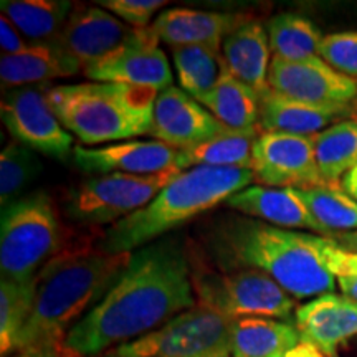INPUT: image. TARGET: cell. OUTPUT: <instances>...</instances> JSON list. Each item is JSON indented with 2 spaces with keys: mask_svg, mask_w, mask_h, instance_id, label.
<instances>
[{
  "mask_svg": "<svg viewBox=\"0 0 357 357\" xmlns=\"http://www.w3.org/2000/svg\"><path fill=\"white\" fill-rule=\"evenodd\" d=\"M319 58L339 73L357 79V30L324 35Z\"/></svg>",
  "mask_w": 357,
  "mask_h": 357,
  "instance_id": "cell-33",
  "label": "cell"
},
{
  "mask_svg": "<svg viewBox=\"0 0 357 357\" xmlns=\"http://www.w3.org/2000/svg\"><path fill=\"white\" fill-rule=\"evenodd\" d=\"M324 236L357 230V202L341 184L294 189Z\"/></svg>",
  "mask_w": 357,
  "mask_h": 357,
  "instance_id": "cell-29",
  "label": "cell"
},
{
  "mask_svg": "<svg viewBox=\"0 0 357 357\" xmlns=\"http://www.w3.org/2000/svg\"><path fill=\"white\" fill-rule=\"evenodd\" d=\"M260 132L261 128L247 129V131L227 129L204 144L181 151V169L187 171L199 166L252 169L253 146Z\"/></svg>",
  "mask_w": 357,
  "mask_h": 357,
  "instance_id": "cell-26",
  "label": "cell"
},
{
  "mask_svg": "<svg viewBox=\"0 0 357 357\" xmlns=\"http://www.w3.org/2000/svg\"><path fill=\"white\" fill-rule=\"evenodd\" d=\"M73 160L86 174H132L155 176L181 169V151L159 141H126L105 147H75Z\"/></svg>",
  "mask_w": 357,
  "mask_h": 357,
  "instance_id": "cell-16",
  "label": "cell"
},
{
  "mask_svg": "<svg viewBox=\"0 0 357 357\" xmlns=\"http://www.w3.org/2000/svg\"><path fill=\"white\" fill-rule=\"evenodd\" d=\"M218 119L182 88L171 86L155 98L149 136L154 141L187 151L227 131Z\"/></svg>",
  "mask_w": 357,
  "mask_h": 357,
  "instance_id": "cell-15",
  "label": "cell"
},
{
  "mask_svg": "<svg viewBox=\"0 0 357 357\" xmlns=\"http://www.w3.org/2000/svg\"><path fill=\"white\" fill-rule=\"evenodd\" d=\"M141 33L101 7H77L70 13L56 45L83 66L105 60Z\"/></svg>",
  "mask_w": 357,
  "mask_h": 357,
  "instance_id": "cell-14",
  "label": "cell"
},
{
  "mask_svg": "<svg viewBox=\"0 0 357 357\" xmlns=\"http://www.w3.org/2000/svg\"><path fill=\"white\" fill-rule=\"evenodd\" d=\"M0 47H2L3 56L17 55V53L24 52L30 47V43L17 30V26L3 15L0 17Z\"/></svg>",
  "mask_w": 357,
  "mask_h": 357,
  "instance_id": "cell-36",
  "label": "cell"
},
{
  "mask_svg": "<svg viewBox=\"0 0 357 357\" xmlns=\"http://www.w3.org/2000/svg\"><path fill=\"white\" fill-rule=\"evenodd\" d=\"M357 118V106L316 105L281 96L273 89L261 95L260 128L261 131H278L316 136L333 124Z\"/></svg>",
  "mask_w": 357,
  "mask_h": 357,
  "instance_id": "cell-19",
  "label": "cell"
},
{
  "mask_svg": "<svg viewBox=\"0 0 357 357\" xmlns=\"http://www.w3.org/2000/svg\"><path fill=\"white\" fill-rule=\"evenodd\" d=\"M8 357H60V349L58 347H45V349L22 351Z\"/></svg>",
  "mask_w": 357,
  "mask_h": 357,
  "instance_id": "cell-40",
  "label": "cell"
},
{
  "mask_svg": "<svg viewBox=\"0 0 357 357\" xmlns=\"http://www.w3.org/2000/svg\"><path fill=\"white\" fill-rule=\"evenodd\" d=\"M268 84L281 96L316 105L357 106V79L331 68L319 56L303 61L271 58Z\"/></svg>",
  "mask_w": 357,
  "mask_h": 357,
  "instance_id": "cell-12",
  "label": "cell"
},
{
  "mask_svg": "<svg viewBox=\"0 0 357 357\" xmlns=\"http://www.w3.org/2000/svg\"><path fill=\"white\" fill-rule=\"evenodd\" d=\"M83 75L91 82L151 88L158 93L174 86L171 65L159 48V38L153 29H142L132 42L105 60L86 66Z\"/></svg>",
  "mask_w": 357,
  "mask_h": 357,
  "instance_id": "cell-13",
  "label": "cell"
},
{
  "mask_svg": "<svg viewBox=\"0 0 357 357\" xmlns=\"http://www.w3.org/2000/svg\"><path fill=\"white\" fill-rule=\"evenodd\" d=\"M197 306L189 258L177 240L131 253L109 291L66 334L60 357H95L136 341Z\"/></svg>",
  "mask_w": 357,
  "mask_h": 357,
  "instance_id": "cell-1",
  "label": "cell"
},
{
  "mask_svg": "<svg viewBox=\"0 0 357 357\" xmlns=\"http://www.w3.org/2000/svg\"><path fill=\"white\" fill-rule=\"evenodd\" d=\"M2 15L7 17L30 45L55 43L73 12L68 0H2Z\"/></svg>",
  "mask_w": 357,
  "mask_h": 357,
  "instance_id": "cell-24",
  "label": "cell"
},
{
  "mask_svg": "<svg viewBox=\"0 0 357 357\" xmlns=\"http://www.w3.org/2000/svg\"><path fill=\"white\" fill-rule=\"evenodd\" d=\"M181 172L178 169L155 176L114 172L86 178L68 192L66 215L82 225H114L146 207Z\"/></svg>",
  "mask_w": 357,
  "mask_h": 357,
  "instance_id": "cell-9",
  "label": "cell"
},
{
  "mask_svg": "<svg viewBox=\"0 0 357 357\" xmlns=\"http://www.w3.org/2000/svg\"><path fill=\"white\" fill-rule=\"evenodd\" d=\"M101 8H106L132 29H147L151 19L159 8L166 6L164 0H101Z\"/></svg>",
  "mask_w": 357,
  "mask_h": 357,
  "instance_id": "cell-34",
  "label": "cell"
},
{
  "mask_svg": "<svg viewBox=\"0 0 357 357\" xmlns=\"http://www.w3.org/2000/svg\"><path fill=\"white\" fill-rule=\"evenodd\" d=\"M341 187L357 202V166L342 177Z\"/></svg>",
  "mask_w": 357,
  "mask_h": 357,
  "instance_id": "cell-39",
  "label": "cell"
},
{
  "mask_svg": "<svg viewBox=\"0 0 357 357\" xmlns=\"http://www.w3.org/2000/svg\"><path fill=\"white\" fill-rule=\"evenodd\" d=\"M63 227L55 204L45 192H35L2 208L0 270L2 276L29 281L63 250Z\"/></svg>",
  "mask_w": 357,
  "mask_h": 357,
  "instance_id": "cell-6",
  "label": "cell"
},
{
  "mask_svg": "<svg viewBox=\"0 0 357 357\" xmlns=\"http://www.w3.org/2000/svg\"><path fill=\"white\" fill-rule=\"evenodd\" d=\"M83 66L56 43L30 45L17 55L0 58V79L3 88L47 84L52 79L78 75Z\"/></svg>",
  "mask_w": 357,
  "mask_h": 357,
  "instance_id": "cell-22",
  "label": "cell"
},
{
  "mask_svg": "<svg viewBox=\"0 0 357 357\" xmlns=\"http://www.w3.org/2000/svg\"><path fill=\"white\" fill-rule=\"evenodd\" d=\"M42 172V162L32 149L10 141L0 154V204L2 208L17 202L19 195Z\"/></svg>",
  "mask_w": 357,
  "mask_h": 357,
  "instance_id": "cell-32",
  "label": "cell"
},
{
  "mask_svg": "<svg viewBox=\"0 0 357 357\" xmlns=\"http://www.w3.org/2000/svg\"><path fill=\"white\" fill-rule=\"evenodd\" d=\"M328 238H331L337 247L344 248L347 252L357 253V230L346 231V234H334L329 235Z\"/></svg>",
  "mask_w": 357,
  "mask_h": 357,
  "instance_id": "cell-38",
  "label": "cell"
},
{
  "mask_svg": "<svg viewBox=\"0 0 357 357\" xmlns=\"http://www.w3.org/2000/svg\"><path fill=\"white\" fill-rule=\"evenodd\" d=\"M312 139L321 177L326 184H339L357 166V118L333 124Z\"/></svg>",
  "mask_w": 357,
  "mask_h": 357,
  "instance_id": "cell-30",
  "label": "cell"
},
{
  "mask_svg": "<svg viewBox=\"0 0 357 357\" xmlns=\"http://www.w3.org/2000/svg\"><path fill=\"white\" fill-rule=\"evenodd\" d=\"M192 284L199 305L230 319H287L294 310V298L276 281L253 268L213 271L192 268Z\"/></svg>",
  "mask_w": 357,
  "mask_h": 357,
  "instance_id": "cell-7",
  "label": "cell"
},
{
  "mask_svg": "<svg viewBox=\"0 0 357 357\" xmlns=\"http://www.w3.org/2000/svg\"><path fill=\"white\" fill-rule=\"evenodd\" d=\"M266 33L273 56L303 61L319 56L323 33L316 24L300 13L284 12L266 22Z\"/></svg>",
  "mask_w": 357,
  "mask_h": 357,
  "instance_id": "cell-28",
  "label": "cell"
},
{
  "mask_svg": "<svg viewBox=\"0 0 357 357\" xmlns=\"http://www.w3.org/2000/svg\"><path fill=\"white\" fill-rule=\"evenodd\" d=\"M328 265L341 293L357 303V253L347 252L333 242Z\"/></svg>",
  "mask_w": 357,
  "mask_h": 357,
  "instance_id": "cell-35",
  "label": "cell"
},
{
  "mask_svg": "<svg viewBox=\"0 0 357 357\" xmlns=\"http://www.w3.org/2000/svg\"><path fill=\"white\" fill-rule=\"evenodd\" d=\"M95 357H109L108 354H102V356H95Z\"/></svg>",
  "mask_w": 357,
  "mask_h": 357,
  "instance_id": "cell-41",
  "label": "cell"
},
{
  "mask_svg": "<svg viewBox=\"0 0 357 357\" xmlns=\"http://www.w3.org/2000/svg\"><path fill=\"white\" fill-rule=\"evenodd\" d=\"M0 113L13 141L33 153L58 160H66L75 153L73 136L50 106L47 84L8 89L3 95Z\"/></svg>",
  "mask_w": 357,
  "mask_h": 357,
  "instance_id": "cell-10",
  "label": "cell"
},
{
  "mask_svg": "<svg viewBox=\"0 0 357 357\" xmlns=\"http://www.w3.org/2000/svg\"><path fill=\"white\" fill-rule=\"evenodd\" d=\"M131 253L109 255L84 245L63 250L45 265L37 280L32 314L17 339L15 352L58 347L83 316L121 276Z\"/></svg>",
  "mask_w": 357,
  "mask_h": 357,
  "instance_id": "cell-2",
  "label": "cell"
},
{
  "mask_svg": "<svg viewBox=\"0 0 357 357\" xmlns=\"http://www.w3.org/2000/svg\"><path fill=\"white\" fill-rule=\"evenodd\" d=\"M231 211L245 213L280 229H305L321 234L306 205L294 189H276L265 185H248L225 200Z\"/></svg>",
  "mask_w": 357,
  "mask_h": 357,
  "instance_id": "cell-20",
  "label": "cell"
},
{
  "mask_svg": "<svg viewBox=\"0 0 357 357\" xmlns=\"http://www.w3.org/2000/svg\"><path fill=\"white\" fill-rule=\"evenodd\" d=\"M253 181L252 169L199 166L182 171L146 207L114 223L100 248L109 255L136 252L225 202Z\"/></svg>",
  "mask_w": 357,
  "mask_h": 357,
  "instance_id": "cell-4",
  "label": "cell"
},
{
  "mask_svg": "<svg viewBox=\"0 0 357 357\" xmlns=\"http://www.w3.org/2000/svg\"><path fill=\"white\" fill-rule=\"evenodd\" d=\"M231 321L194 306L155 331L106 352L109 357H231Z\"/></svg>",
  "mask_w": 357,
  "mask_h": 357,
  "instance_id": "cell-8",
  "label": "cell"
},
{
  "mask_svg": "<svg viewBox=\"0 0 357 357\" xmlns=\"http://www.w3.org/2000/svg\"><path fill=\"white\" fill-rule=\"evenodd\" d=\"M270 53L266 26L252 19L234 30L222 43V55L231 77L248 84L260 96L270 89Z\"/></svg>",
  "mask_w": 357,
  "mask_h": 357,
  "instance_id": "cell-21",
  "label": "cell"
},
{
  "mask_svg": "<svg viewBox=\"0 0 357 357\" xmlns=\"http://www.w3.org/2000/svg\"><path fill=\"white\" fill-rule=\"evenodd\" d=\"M303 341L296 326L273 318L231 321V357H283Z\"/></svg>",
  "mask_w": 357,
  "mask_h": 357,
  "instance_id": "cell-23",
  "label": "cell"
},
{
  "mask_svg": "<svg viewBox=\"0 0 357 357\" xmlns=\"http://www.w3.org/2000/svg\"><path fill=\"white\" fill-rule=\"evenodd\" d=\"M283 357H326L318 347L307 341H301L291 351H288Z\"/></svg>",
  "mask_w": 357,
  "mask_h": 357,
  "instance_id": "cell-37",
  "label": "cell"
},
{
  "mask_svg": "<svg viewBox=\"0 0 357 357\" xmlns=\"http://www.w3.org/2000/svg\"><path fill=\"white\" fill-rule=\"evenodd\" d=\"M158 95L155 89L121 83L48 86V101L58 119L86 146L149 134Z\"/></svg>",
  "mask_w": 357,
  "mask_h": 357,
  "instance_id": "cell-5",
  "label": "cell"
},
{
  "mask_svg": "<svg viewBox=\"0 0 357 357\" xmlns=\"http://www.w3.org/2000/svg\"><path fill=\"white\" fill-rule=\"evenodd\" d=\"M197 101L231 131H247L260 123L261 96L231 75H227L211 93L197 98Z\"/></svg>",
  "mask_w": 357,
  "mask_h": 357,
  "instance_id": "cell-25",
  "label": "cell"
},
{
  "mask_svg": "<svg viewBox=\"0 0 357 357\" xmlns=\"http://www.w3.org/2000/svg\"><path fill=\"white\" fill-rule=\"evenodd\" d=\"M296 329L326 357H339V346L357 336V303L344 294H321L298 307Z\"/></svg>",
  "mask_w": 357,
  "mask_h": 357,
  "instance_id": "cell-17",
  "label": "cell"
},
{
  "mask_svg": "<svg viewBox=\"0 0 357 357\" xmlns=\"http://www.w3.org/2000/svg\"><path fill=\"white\" fill-rule=\"evenodd\" d=\"M38 280L17 281L7 276L0 280V352H15L17 339L32 314Z\"/></svg>",
  "mask_w": 357,
  "mask_h": 357,
  "instance_id": "cell-31",
  "label": "cell"
},
{
  "mask_svg": "<svg viewBox=\"0 0 357 357\" xmlns=\"http://www.w3.org/2000/svg\"><path fill=\"white\" fill-rule=\"evenodd\" d=\"M252 172L258 184L276 189L326 184L316 162L314 139L300 134L261 131L253 146Z\"/></svg>",
  "mask_w": 357,
  "mask_h": 357,
  "instance_id": "cell-11",
  "label": "cell"
},
{
  "mask_svg": "<svg viewBox=\"0 0 357 357\" xmlns=\"http://www.w3.org/2000/svg\"><path fill=\"white\" fill-rule=\"evenodd\" d=\"M217 231L215 250L223 270H260L296 300L318 298L336 288L328 265L333 245L328 236L238 217H231Z\"/></svg>",
  "mask_w": 357,
  "mask_h": 357,
  "instance_id": "cell-3",
  "label": "cell"
},
{
  "mask_svg": "<svg viewBox=\"0 0 357 357\" xmlns=\"http://www.w3.org/2000/svg\"><path fill=\"white\" fill-rule=\"evenodd\" d=\"M248 20L243 13L167 8L154 20L151 29L159 42L171 45V48L204 45L222 50L223 40Z\"/></svg>",
  "mask_w": 357,
  "mask_h": 357,
  "instance_id": "cell-18",
  "label": "cell"
},
{
  "mask_svg": "<svg viewBox=\"0 0 357 357\" xmlns=\"http://www.w3.org/2000/svg\"><path fill=\"white\" fill-rule=\"evenodd\" d=\"M174 66L181 88L194 100L211 93L227 75H230L222 50L204 45L171 48Z\"/></svg>",
  "mask_w": 357,
  "mask_h": 357,
  "instance_id": "cell-27",
  "label": "cell"
}]
</instances>
